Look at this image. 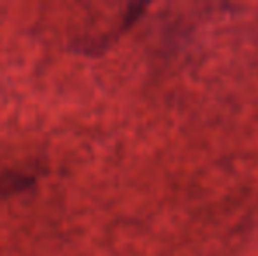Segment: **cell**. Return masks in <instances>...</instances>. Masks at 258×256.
I'll use <instances>...</instances> for the list:
<instances>
[{"label":"cell","mask_w":258,"mask_h":256,"mask_svg":"<svg viewBox=\"0 0 258 256\" xmlns=\"http://www.w3.org/2000/svg\"><path fill=\"white\" fill-rule=\"evenodd\" d=\"M35 179L37 178H35L32 167L0 165V197L23 192L34 185Z\"/></svg>","instance_id":"cell-1"}]
</instances>
